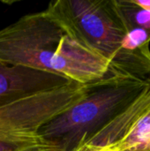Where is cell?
<instances>
[{
  "mask_svg": "<svg viewBox=\"0 0 150 151\" xmlns=\"http://www.w3.org/2000/svg\"><path fill=\"white\" fill-rule=\"evenodd\" d=\"M71 81L56 73L0 60V109Z\"/></svg>",
  "mask_w": 150,
  "mask_h": 151,
  "instance_id": "cell-4",
  "label": "cell"
},
{
  "mask_svg": "<svg viewBox=\"0 0 150 151\" xmlns=\"http://www.w3.org/2000/svg\"><path fill=\"white\" fill-rule=\"evenodd\" d=\"M45 11L104 59L111 73L150 78L149 47L133 41L117 0H57L50 3Z\"/></svg>",
  "mask_w": 150,
  "mask_h": 151,
  "instance_id": "cell-2",
  "label": "cell"
},
{
  "mask_svg": "<svg viewBox=\"0 0 150 151\" xmlns=\"http://www.w3.org/2000/svg\"><path fill=\"white\" fill-rule=\"evenodd\" d=\"M134 1L137 4L150 10V0H134Z\"/></svg>",
  "mask_w": 150,
  "mask_h": 151,
  "instance_id": "cell-9",
  "label": "cell"
},
{
  "mask_svg": "<svg viewBox=\"0 0 150 151\" xmlns=\"http://www.w3.org/2000/svg\"><path fill=\"white\" fill-rule=\"evenodd\" d=\"M150 84L147 80L110 73L87 84L83 95L41 127L51 151H78L102 131Z\"/></svg>",
  "mask_w": 150,
  "mask_h": 151,
  "instance_id": "cell-3",
  "label": "cell"
},
{
  "mask_svg": "<svg viewBox=\"0 0 150 151\" xmlns=\"http://www.w3.org/2000/svg\"><path fill=\"white\" fill-rule=\"evenodd\" d=\"M0 60L56 73L83 85L105 77L111 69L46 11L25 15L0 30Z\"/></svg>",
  "mask_w": 150,
  "mask_h": 151,
  "instance_id": "cell-1",
  "label": "cell"
},
{
  "mask_svg": "<svg viewBox=\"0 0 150 151\" xmlns=\"http://www.w3.org/2000/svg\"><path fill=\"white\" fill-rule=\"evenodd\" d=\"M42 147L50 150L39 134H16L0 130V151H29Z\"/></svg>",
  "mask_w": 150,
  "mask_h": 151,
  "instance_id": "cell-7",
  "label": "cell"
},
{
  "mask_svg": "<svg viewBox=\"0 0 150 151\" xmlns=\"http://www.w3.org/2000/svg\"><path fill=\"white\" fill-rule=\"evenodd\" d=\"M29 151H50V150L49 148L42 147V148H36V149H34V150H31Z\"/></svg>",
  "mask_w": 150,
  "mask_h": 151,
  "instance_id": "cell-11",
  "label": "cell"
},
{
  "mask_svg": "<svg viewBox=\"0 0 150 151\" xmlns=\"http://www.w3.org/2000/svg\"><path fill=\"white\" fill-rule=\"evenodd\" d=\"M85 151H118L117 148L115 146L113 147H107V148H101V149H96V150H85Z\"/></svg>",
  "mask_w": 150,
  "mask_h": 151,
  "instance_id": "cell-10",
  "label": "cell"
},
{
  "mask_svg": "<svg viewBox=\"0 0 150 151\" xmlns=\"http://www.w3.org/2000/svg\"><path fill=\"white\" fill-rule=\"evenodd\" d=\"M150 109V84L118 116L78 151L92 150L115 146L134 123Z\"/></svg>",
  "mask_w": 150,
  "mask_h": 151,
  "instance_id": "cell-5",
  "label": "cell"
},
{
  "mask_svg": "<svg viewBox=\"0 0 150 151\" xmlns=\"http://www.w3.org/2000/svg\"><path fill=\"white\" fill-rule=\"evenodd\" d=\"M117 4L128 29L141 28L150 32V10L134 0H117Z\"/></svg>",
  "mask_w": 150,
  "mask_h": 151,
  "instance_id": "cell-8",
  "label": "cell"
},
{
  "mask_svg": "<svg viewBox=\"0 0 150 151\" xmlns=\"http://www.w3.org/2000/svg\"><path fill=\"white\" fill-rule=\"evenodd\" d=\"M118 151H150V109L115 145Z\"/></svg>",
  "mask_w": 150,
  "mask_h": 151,
  "instance_id": "cell-6",
  "label": "cell"
}]
</instances>
